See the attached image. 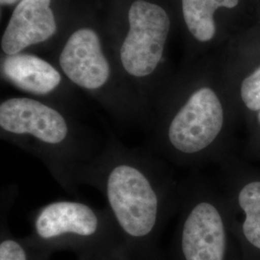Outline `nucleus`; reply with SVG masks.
I'll return each mask as SVG.
<instances>
[{
    "label": "nucleus",
    "instance_id": "nucleus-1",
    "mask_svg": "<svg viewBox=\"0 0 260 260\" xmlns=\"http://www.w3.org/2000/svg\"><path fill=\"white\" fill-rule=\"evenodd\" d=\"M151 155L109 138L80 177V185L103 194L120 232L135 243L149 241L167 210V185Z\"/></svg>",
    "mask_w": 260,
    "mask_h": 260
},
{
    "label": "nucleus",
    "instance_id": "nucleus-2",
    "mask_svg": "<svg viewBox=\"0 0 260 260\" xmlns=\"http://www.w3.org/2000/svg\"><path fill=\"white\" fill-rule=\"evenodd\" d=\"M1 139L40 159L70 194L102 151L99 140L77 128L55 107L30 98H12L0 105Z\"/></svg>",
    "mask_w": 260,
    "mask_h": 260
},
{
    "label": "nucleus",
    "instance_id": "nucleus-3",
    "mask_svg": "<svg viewBox=\"0 0 260 260\" xmlns=\"http://www.w3.org/2000/svg\"><path fill=\"white\" fill-rule=\"evenodd\" d=\"M223 105L213 89L194 91L163 127L153 144L178 157H196L211 149L223 130Z\"/></svg>",
    "mask_w": 260,
    "mask_h": 260
},
{
    "label": "nucleus",
    "instance_id": "nucleus-4",
    "mask_svg": "<svg viewBox=\"0 0 260 260\" xmlns=\"http://www.w3.org/2000/svg\"><path fill=\"white\" fill-rule=\"evenodd\" d=\"M31 218L35 237L47 243L92 244L121 233L107 207L100 209L80 201L50 202Z\"/></svg>",
    "mask_w": 260,
    "mask_h": 260
},
{
    "label": "nucleus",
    "instance_id": "nucleus-5",
    "mask_svg": "<svg viewBox=\"0 0 260 260\" xmlns=\"http://www.w3.org/2000/svg\"><path fill=\"white\" fill-rule=\"evenodd\" d=\"M129 31L121 48L124 71L135 78L152 75L161 58L170 30L165 10L144 0H136L128 12Z\"/></svg>",
    "mask_w": 260,
    "mask_h": 260
},
{
    "label": "nucleus",
    "instance_id": "nucleus-6",
    "mask_svg": "<svg viewBox=\"0 0 260 260\" xmlns=\"http://www.w3.org/2000/svg\"><path fill=\"white\" fill-rule=\"evenodd\" d=\"M187 209L180 241L184 260H223L226 237L219 208L210 200L197 199Z\"/></svg>",
    "mask_w": 260,
    "mask_h": 260
},
{
    "label": "nucleus",
    "instance_id": "nucleus-7",
    "mask_svg": "<svg viewBox=\"0 0 260 260\" xmlns=\"http://www.w3.org/2000/svg\"><path fill=\"white\" fill-rule=\"evenodd\" d=\"M59 63L73 83L90 92L103 90L111 79V68L92 29L75 31L68 40Z\"/></svg>",
    "mask_w": 260,
    "mask_h": 260
},
{
    "label": "nucleus",
    "instance_id": "nucleus-8",
    "mask_svg": "<svg viewBox=\"0 0 260 260\" xmlns=\"http://www.w3.org/2000/svg\"><path fill=\"white\" fill-rule=\"evenodd\" d=\"M56 28L50 0H21L3 34L2 50L9 55L18 54L29 46L47 41Z\"/></svg>",
    "mask_w": 260,
    "mask_h": 260
},
{
    "label": "nucleus",
    "instance_id": "nucleus-9",
    "mask_svg": "<svg viewBox=\"0 0 260 260\" xmlns=\"http://www.w3.org/2000/svg\"><path fill=\"white\" fill-rule=\"evenodd\" d=\"M2 74L13 86L38 96L55 93L62 84L60 73L37 56H7L2 64Z\"/></svg>",
    "mask_w": 260,
    "mask_h": 260
},
{
    "label": "nucleus",
    "instance_id": "nucleus-10",
    "mask_svg": "<svg viewBox=\"0 0 260 260\" xmlns=\"http://www.w3.org/2000/svg\"><path fill=\"white\" fill-rule=\"evenodd\" d=\"M186 25L201 42L210 41L215 35L214 13L221 7L234 8L239 0H181Z\"/></svg>",
    "mask_w": 260,
    "mask_h": 260
},
{
    "label": "nucleus",
    "instance_id": "nucleus-11",
    "mask_svg": "<svg viewBox=\"0 0 260 260\" xmlns=\"http://www.w3.org/2000/svg\"><path fill=\"white\" fill-rule=\"evenodd\" d=\"M238 203L246 215L243 223L244 235L260 250V181L244 186L238 196Z\"/></svg>",
    "mask_w": 260,
    "mask_h": 260
},
{
    "label": "nucleus",
    "instance_id": "nucleus-12",
    "mask_svg": "<svg viewBox=\"0 0 260 260\" xmlns=\"http://www.w3.org/2000/svg\"><path fill=\"white\" fill-rule=\"evenodd\" d=\"M241 98L251 111L260 110V67L244 79L241 86Z\"/></svg>",
    "mask_w": 260,
    "mask_h": 260
},
{
    "label": "nucleus",
    "instance_id": "nucleus-13",
    "mask_svg": "<svg viewBox=\"0 0 260 260\" xmlns=\"http://www.w3.org/2000/svg\"><path fill=\"white\" fill-rule=\"evenodd\" d=\"M0 260H29V254L20 242L4 238L0 243Z\"/></svg>",
    "mask_w": 260,
    "mask_h": 260
},
{
    "label": "nucleus",
    "instance_id": "nucleus-14",
    "mask_svg": "<svg viewBox=\"0 0 260 260\" xmlns=\"http://www.w3.org/2000/svg\"><path fill=\"white\" fill-rule=\"evenodd\" d=\"M17 0H1V4H13L14 2H16Z\"/></svg>",
    "mask_w": 260,
    "mask_h": 260
},
{
    "label": "nucleus",
    "instance_id": "nucleus-15",
    "mask_svg": "<svg viewBox=\"0 0 260 260\" xmlns=\"http://www.w3.org/2000/svg\"><path fill=\"white\" fill-rule=\"evenodd\" d=\"M258 121H259V122H260V110H259V114H258Z\"/></svg>",
    "mask_w": 260,
    "mask_h": 260
}]
</instances>
